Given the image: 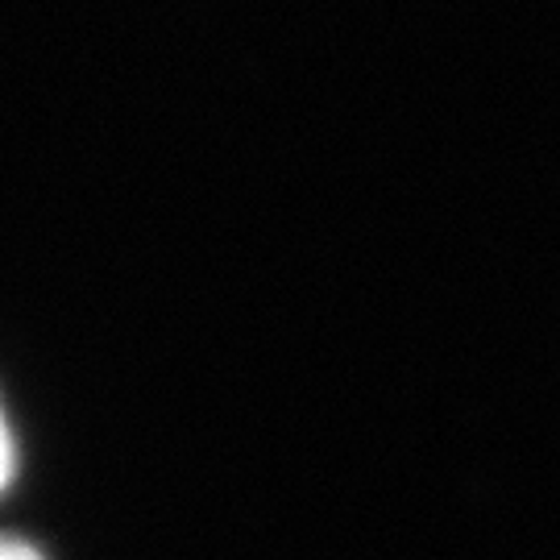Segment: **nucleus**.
I'll use <instances>...</instances> for the list:
<instances>
[{"instance_id": "f03ea898", "label": "nucleus", "mask_w": 560, "mask_h": 560, "mask_svg": "<svg viewBox=\"0 0 560 560\" xmlns=\"http://www.w3.org/2000/svg\"><path fill=\"white\" fill-rule=\"evenodd\" d=\"M0 560H42L30 544L21 540H0Z\"/></svg>"}, {"instance_id": "f257e3e1", "label": "nucleus", "mask_w": 560, "mask_h": 560, "mask_svg": "<svg viewBox=\"0 0 560 560\" xmlns=\"http://www.w3.org/2000/svg\"><path fill=\"white\" fill-rule=\"evenodd\" d=\"M13 478V441H9V423L0 416V490Z\"/></svg>"}]
</instances>
